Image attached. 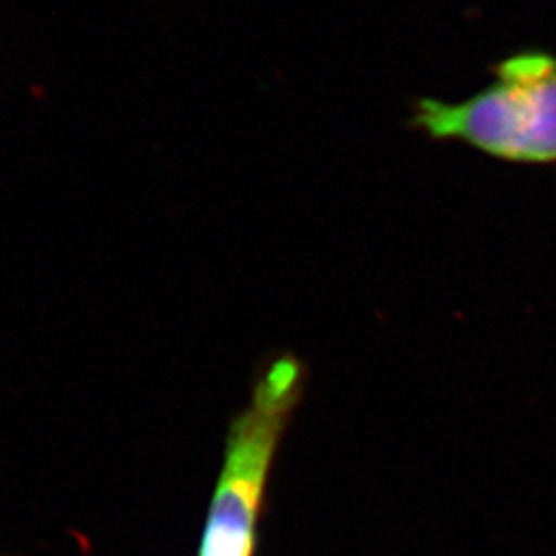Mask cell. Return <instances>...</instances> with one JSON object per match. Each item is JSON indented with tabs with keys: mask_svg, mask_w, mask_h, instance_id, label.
Instances as JSON below:
<instances>
[{
	"mask_svg": "<svg viewBox=\"0 0 556 556\" xmlns=\"http://www.w3.org/2000/svg\"><path fill=\"white\" fill-rule=\"evenodd\" d=\"M495 80L463 102L421 98L413 127L435 141H463L511 163L556 165V56L530 49L495 65Z\"/></svg>",
	"mask_w": 556,
	"mask_h": 556,
	"instance_id": "1",
	"label": "cell"
},
{
	"mask_svg": "<svg viewBox=\"0 0 556 556\" xmlns=\"http://www.w3.org/2000/svg\"><path fill=\"white\" fill-rule=\"evenodd\" d=\"M304 386V364L283 354L264 370L231 421L199 556L255 555L269 477Z\"/></svg>",
	"mask_w": 556,
	"mask_h": 556,
	"instance_id": "2",
	"label": "cell"
}]
</instances>
